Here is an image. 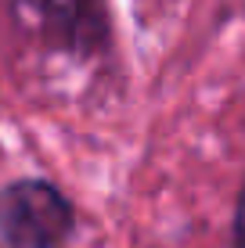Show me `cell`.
Listing matches in <instances>:
<instances>
[{
    "mask_svg": "<svg viewBox=\"0 0 245 248\" xmlns=\"http://www.w3.org/2000/svg\"><path fill=\"white\" fill-rule=\"evenodd\" d=\"M15 25L33 44L69 58H90L108 44L105 0H11Z\"/></svg>",
    "mask_w": 245,
    "mask_h": 248,
    "instance_id": "6da1fadb",
    "label": "cell"
},
{
    "mask_svg": "<svg viewBox=\"0 0 245 248\" xmlns=\"http://www.w3.org/2000/svg\"><path fill=\"white\" fill-rule=\"evenodd\" d=\"M72 230V205L47 180H18L0 191V237L7 248H58Z\"/></svg>",
    "mask_w": 245,
    "mask_h": 248,
    "instance_id": "7a4b0ae2",
    "label": "cell"
},
{
    "mask_svg": "<svg viewBox=\"0 0 245 248\" xmlns=\"http://www.w3.org/2000/svg\"><path fill=\"white\" fill-rule=\"evenodd\" d=\"M234 248H245V191L238 202V216H234Z\"/></svg>",
    "mask_w": 245,
    "mask_h": 248,
    "instance_id": "3957f363",
    "label": "cell"
}]
</instances>
